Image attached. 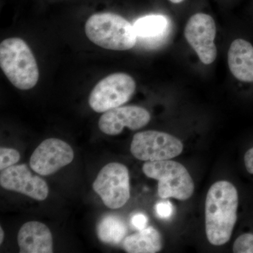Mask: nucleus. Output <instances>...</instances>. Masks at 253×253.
<instances>
[{"label": "nucleus", "mask_w": 253, "mask_h": 253, "mask_svg": "<svg viewBox=\"0 0 253 253\" xmlns=\"http://www.w3.org/2000/svg\"><path fill=\"white\" fill-rule=\"evenodd\" d=\"M135 89V81L130 76L123 73H113L94 86L89 95V106L95 112H106L127 102Z\"/></svg>", "instance_id": "5"}, {"label": "nucleus", "mask_w": 253, "mask_h": 253, "mask_svg": "<svg viewBox=\"0 0 253 253\" xmlns=\"http://www.w3.org/2000/svg\"><path fill=\"white\" fill-rule=\"evenodd\" d=\"M21 156L16 149L1 147L0 149V169H6L14 166L20 161Z\"/></svg>", "instance_id": "17"}, {"label": "nucleus", "mask_w": 253, "mask_h": 253, "mask_svg": "<svg viewBox=\"0 0 253 253\" xmlns=\"http://www.w3.org/2000/svg\"><path fill=\"white\" fill-rule=\"evenodd\" d=\"M131 224L138 230L145 229L148 223V218L142 213H136L131 217Z\"/></svg>", "instance_id": "20"}, {"label": "nucleus", "mask_w": 253, "mask_h": 253, "mask_svg": "<svg viewBox=\"0 0 253 253\" xmlns=\"http://www.w3.org/2000/svg\"><path fill=\"white\" fill-rule=\"evenodd\" d=\"M239 194L227 181L213 184L206 200V232L214 246H222L231 239L237 220Z\"/></svg>", "instance_id": "1"}, {"label": "nucleus", "mask_w": 253, "mask_h": 253, "mask_svg": "<svg viewBox=\"0 0 253 253\" xmlns=\"http://www.w3.org/2000/svg\"><path fill=\"white\" fill-rule=\"evenodd\" d=\"M169 1L174 3V4H179V3L182 2L184 0H169Z\"/></svg>", "instance_id": "23"}, {"label": "nucleus", "mask_w": 253, "mask_h": 253, "mask_svg": "<svg viewBox=\"0 0 253 253\" xmlns=\"http://www.w3.org/2000/svg\"><path fill=\"white\" fill-rule=\"evenodd\" d=\"M244 163L248 172L253 174V147L250 149L245 154Z\"/></svg>", "instance_id": "21"}, {"label": "nucleus", "mask_w": 253, "mask_h": 253, "mask_svg": "<svg viewBox=\"0 0 253 253\" xmlns=\"http://www.w3.org/2000/svg\"><path fill=\"white\" fill-rule=\"evenodd\" d=\"M85 33L96 45L114 51L130 49L137 41L134 26L123 16L113 13L92 15L86 21Z\"/></svg>", "instance_id": "3"}, {"label": "nucleus", "mask_w": 253, "mask_h": 253, "mask_svg": "<svg viewBox=\"0 0 253 253\" xmlns=\"http://www.w3.org/2000/svg\"><path fill=\"white\" fill-rule=\"evenodd\" d=\"M156 212L158 217L167 219L172 215L173 207L169 201H162L156 205Z\"/></svg>", "instance_id": "19"}, {"label": "nucleus", "mask_w": 253, "mask_h": 253, "mask_svg": "<svg viewBox=\"0 0 253 253\" xmlns=\"http://www.w3.org/2000/svg\"><path fill=\"white\" fill-rule=\"evenodd\" d=\"M123 249L129 253H155L162 249V237L152 226L126 237Z\"/></svg>", "instance_id": "14"}, {"label": "nucleus", "mask_w": 253, "mask_h": 253, "mask_svg": "<svg viewBox=\"0 0 253 253\" xmlns=\"http://www.w3.org/2000/svg\"><path fill=\"white\" fill-rule=\"evenodd\" d=\"M235 253H253V234H244L236 239L233 246Z\"/></svg>", "instance_id": "18"}, {"label": "nucleus", "mask_w": 253, "mask_h": 253, "mask_svg": "<svg viewBox=\"0 0 253 253\" xmlns=\"http://www.w3.org/2000/svg\"><path fill=\"white\" fill-rule=\"evenodd\" d=\"M18 244L21 253H53V239L49 228L40 221H28L20 229Z\"/></svg>", "instance_id": "12"}, {"label": "nucleus", "mask_w": 253, "mask_h": 253, "mask_svg": "<svg viewBox=\"0 0 253 253\" xmlns=\"http://www.w3.org/2000/svg\"><path fill=\"white\" fill-rule=\"evenodd\" d=\"M216 33L215 22L208 14L193 15L186 23L184 36L204 64H211L217 58V50L214 44Z\"/></svg>", "instance_id": "8"}, {"label": "nucleus", "mask_w": 253, "mask_h": 253, "mask_svg": "<svg viewBox=\"0 0 253 253\" xmlns=\"http://www.w3.org/2000/svg\"><path fill=\"white\" fill-rule=\"evenodd\" d=\"M1 187L29 196L37 201H44L49 194V188L44 179L33 175L27 165L10 166L0 174Z\"/></svg>", "instance_id": "10"}, {"label": "nucleus", "mask_w": 253, "mask_h": 253, "mask_svg": "<svg viewBox=\"0 0 253 253\" xmlns=\"http://www.w3.org/2000/svg\"><path fill=\"white\" fill-rule=\"evenodd\" d=\"M93 189L106 207L111 209L123 207L130 197L127 168L118 163L106 165L93 183Z\"/></svg>", "instance_id": "6"}, {"label": "nucleus", "mask_w": 253, "mask_h": 253, "mask_svg": "<svg viewBox=\"0 0 253 253\" xmlns=\"http://www.w3.org/2000/svg\"><path fill=\"white\" fill-rule=\"evenodd\" d=\"M0 66L13 85L21 90L34 87L39 69L28 44L18 38H8L0 44Z\"/></svg>", "instance_id": "2"}, {"label": "nucleus", "mask_w": 253, "mask_h": 253, "mask_svg": "<svg viewBox=\"0 0 253 253\" xmlns=\"http://www.w3.org/2000/svg\"><path fill=\"white\" fill-rule=\"evenodd\" d=\"M184 146L175 136L154 130L136 133L131 144V153L143 161L170 160L182 152Z\"/></svg>", "instance_id": "7"}, {"label": "nucleus", "mask_w": 253, "mask_h": 253, "mask_svg": "<svg viewBox=\"0 0 253 253\" xmlns=\"http://www.w3.org/2000/svg\"><path fill=\"white\" fill-rule=\"evenodd\" d=\"M127 226L121 218L115 215L106 216L97 226V236L105 244L118 245L125 240Z\"/></svg>", "instance_id": "16"}, {"label": "nucleus", "mask_w": 253, "mask_h": 253, "mask_svg": "<svg viewBox=\"0 0 253 253\" xmlns=\"http://www.w3.org/2000/svg\"><path fill=\"white\" fill-rule=\"evenodd\" d=\"M228 65L233 76L243 83H253V45L244 39H236L228 51Z\"/></svg>", "instance_id": "13"}, {"label": "nucleus", "mask_w": 253, "mask_h": 253, "mask_svg": "<svg viewBox=\"0 0 253 253\" xmlns=\"http://www.w3.org/2000/svg\"><path fill=\"white\" fill-rule=\"evenodd\" d=\"M0 244H2L3 240H4V231H3L2 227H0Z\"/></svg>", "instance_id": "22"}, {"label": "nucleus", "mask_w": 253, "mask_h": 253, "mask_svg": "<svg viewBox=\"0 0 253 253\" xmlns=\"http://www.w3.org/2000/svg\"><path fill=\"white\" fill-rule=\"evenodd\" d=\"M133 26L137 38L155 43L167 36L169 23L163 15H150L139 18Z\"/></svg>", "instance_id": "15"}, {"label": "nucleus", "mask_w": 253, "mask_h": 253, "mask_svg": "<svg viewBox=\"0 0 253 253\" xmlns=\"http://www.w3.org/2000/svg\"><path fill=\"white\" fill-rule=\"evenodd\" d=\"M74 152L69 144L61 139H46L35 150L30 165L35 172L42 176L57 172L72 162Z\"/></svg>", "instance_id": "9"}, {"label": "nucleus", "mask_w": 253, "mask_h": 253, "mask_svg": "<svg viewBox=\"0 0 253 253\" xmlns=\"http://www.w3.org/2000/svg\"><path fill=\"white\" fill-rule=\"evenodd\" d=\"M142 170L148 177L158 181V192L161 199L186 201L194 194V181L181 163L169 160L146 161Z\"/></svg>", "instance_id": "4"}, {"label": "nucleus", "mask_w": 253, "mask_h": 253, "mask_svg": "<svg viewBox=\"0 0 253 253\" xmlns=\"http://www.w3.org/2000/svg\"><path fill=\"white\" fill-rule=\"evenodd\" d=\"M151 120L147 110L137 106H120L105 112L100 118V130L109 135H118L124 127L137 130L146 126Z\"/></svg>", "instance_id": "11"}]
</instances>
